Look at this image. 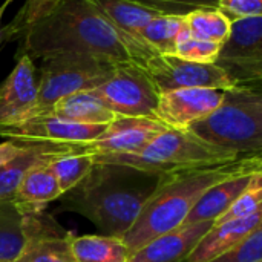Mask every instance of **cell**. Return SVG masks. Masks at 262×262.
Returning <instances> with one entry per match:
<instances>
[{"label":"cell","mask_w":262,"mask_h":262,"mask_svg":"<svg viewBox=\"0 0 262 262\" xmlns=\"http://www.w3.org/2000/svg\"><path fill=\"white\" fill-rule=\"evenodd\" d=\"M18 52L40 60L74 54L143 68L158 55L143 40L118 29L91 0H60L25 31Z\"/></svg>","instance_id":"cell-1"},{"label":"cell","mask_w":262,"mask_h":262,"mask_svg":"<svg viewBox=\"0 0 262 262\" xmlns=\"http://www.w3.org/2000/svg\"><path fill=\"white\" fill-rule=\"evenodd\" d=\"M163 175L95 160L88 175L57 200V210L81 215L101 235L123 239Z\"/></svg>","instance_id":"cell-2"},{"label":"cell","mask_w":262,"mask_h":262,"mask_svg":"<svg viewBox=\"0 0 262 262\" xmlns=\"http://www.w3.org/2000/svg\"><path fill=\"white\" fill-rule=\"evenodd\" d=\"M262 172V154L173 173H164L158 187L141 209L138 218L123 236L130 253L152 239L183 226L200 198L215 184L232 177Z\"/></svg>","instance_id":"cell-3"},{"label":"cell","mask_w":262,"mask_h":262,"mask_svg":"<svg viewBox=\"0 0 262 262\" xmlns=\"http://www.w3.org/2000/svg\"><path fill=\"white\" fill-rule=\"evenodd\" d=\"M187 130L238 158L261 155L262 92L241 84L227 89L220 107Z\"/></svg>","instance_id":"cell-4"},{"label":"cell","mask_w":262,"mask_h":262,"mask_svg":"<svg viewBox=\"0 0 262 262\" xmlns=\"http://www.w3.org/2000/svg\"><path fill=\"white\" fill-rule=\"evenodd\" d=\"M95 160L124 164L154 173H173L181 170L220 166L239 158L227 150L203 141L190 130L166 129L138 154L95 155Z\"/></svg>","instance_id":"cell-5"},{"label":"cell","mask_w":262,"mask_h":262,"mask_svg":"<svg viewBox=\"0 0 262 262\" xmlns=\"http://www.w3.org/2000/svg\"><path fill=\"white\" fill-rule=\"evenodd\" d=\"M115 66L94 57L74 54L43 58L34 117L51 114L54 104L71 94L98 88L112 75Z\"/></svg>","instance_id":"cell-6"},{"label":"cell","mask_w":262,"mask_h":262,"mask_svg":"<svg viewBox=\"0 0 262 262\" xmlns=\"http://www.w3.org/2000/svg\"><path fill=\"white\" fill-rule=\"evenodd\" d=\"M92 92L115 115L155 118L160 92L147 71L140 64H117L112 75Z\"/></svg>","instance_id":"cell-7"},{"label":"cell","mask_w":262,"mask_h":262,"mask_svg":"<svg viewBox=\"0 0 262 262\" xmlns=\"http://www.w3.org/2000/svg\"><path fill=\"white\" fill-rule=\"evenodd\" d=\"M160 94L175 89H232L238 78L218 63H195L177 55H155L144 66Z\"/></svg>","instance_id":"cell-8"},{"label":"cell","mask_w":262,"mask_h":262,"mask_svg":"<svg viewBox=\"0 0 262 262\" xmlns=\"http://www.w3.org/2000/svg\"><path fill=\"white\" fill-rule=\"evenodd\" d=\"M104 124H80L52 114L35 115L15 124L0 127V137L15 141H43L54 144H88L97 140Z\"/></svg>","instance_id":"cell-9"},{"label":"cell","mask_w":262,"mask_h":262,"mask_svg":"<svg viewBox=\"0 0 262 262\" xmlns=\"http://www.w3.org/2000/svg\"><path fill=\"white\" fill-rule=\"evenodd\" d=\"M25 244L14 262H75L71 252L72 233L45 212L25 213Z\"/></svg>","instance_id":"cell-10"},{"label":"cell","mask_w":262,"mask_h":262,"mask_svg":"<svg viewBox=\"0 0 262 262\" xmlns=\"http://www.w3.org/2000/svg\"><path fill=\"white\" fill-rule=\"evenodd\" d=\"M223 89H175L160 94L155 118L169 129L187 130L193 123L206 118L220 107L224 98Z\"/></svg>","instance_id":"cell-11"},{"label":"cell","mask_w":262,"mask_h":262,"mask_svg":"<svg viewBox=\"0 0 262 262\" xmlns=\"http://www.w3.org/2000/svg\"><path fill=\"white\" fill-rule=\"evenodd\" d=\"M166 129L169 127L155 118L117 115L97 140L80 147L94 155L138 154Z\"/></svg>","instance_id":"cell-12"},{"label":"cell","mask_w":262,"mask_h":262,"mask_svg":"<svg viewBox=\"0 0 262 262\" xmlns=\"http://www.w3.org/2000/svg\"><path fill=\"white\" fill-rule=\"evenodd\" d=\"M38 95L35 66L26 52H17V63L0 83V127L34 117Z\"/></svg>","instance_id":"cell-13"},{"label":"cell","mask_w":262,"mask_h":262,"mask_svg":"<svg viewBox=\"0 0 262 262\" xmlns=\"http://www.w3.org/2000/svg\"><path fill=\"white\" fill-rule=\"evenodd\" d=\"M215 221L183 224L130 253L127 262H184Z\"/></svg>","instance_id":"cell-14"},{"label":"cell","mask_w":262,"mask_h":262,"mask_svg":"<svg viewBox=\"0 0 262 262\" xmlns=\"http://www.w3.org/2000/svg\"><path fill=\"white\" fill-rule=\"evenodd\" d=\"M25 146L18 155L0 166V201L14 200L15 190L25 177V173L43 163H49L54 158L74 152L78 149V144H54L43 141H23Z\"/></svg>","instance_id":"cell-15"},{"label":"cell","mask_w":262,"mask_h":262,"mask_svg":"<svg viewBox=\"0 0 262 262\" xmlns=\"http://www.w3.org/2000/svg\"><path fill=\"white\" fill-rule=\"evenodd\" d=\"M218 61L241 68L261 64L262 15L236 18L232 21L229 37L221 45Z\"/></svg>","instance_id":"cell-16"},{"label":"cell","mask_w":262,"mask_h":262,"mask_svg":"<svg viewBox=\"0 0 262 262\" xmlns=\"http://www.w3.org/2000/svg\"><path fill=\"white\" fill-rule=\"evenodd\" d=\"M262 221V206L250 216L233 220L221 224H213V227L203 236L196 244L193 252L184 262H210L230 250L238 244L246 235H249Z\"/></svg>","instance_id":"cell-17"},{"label":"cell","mask_w":262,"mask_h":262,"mask_svg":"<svg viewBox=\"0 0 262 262\" xmlns=\"http://www.w3.org/2000/svg\"><path fill=\"white\" fill-rule=\"evenodd\" d=\"M49 163L31 167L21 178L12 201L23 213L43 212L49 203L63 195Z\"/></svg>","instance_id":"cell-18"},{"label":"cell","mask_w":262,"mask_h":262,"mask_svg":"<svg viewBox=\"0 0 262 262\" xmlns=\"http://www.w3.org/2000/svg\"><path fill=\"white\" fill-rule=\"evenodd\" d=\"M256 173V172H255ZM253 173L232 177L210 187L195 204L183 224H195L203 221H216L247 189Z\"/></svg>","instance_id":"cell-19"},{"label":"cell","mask_w":262,"mask_h":262,"mask_svg":"<svg viewBox=\"0 0 262 262\" xmlns=\"http://www.w3.org/2000/svg\"><path fill=\"white\" fill-rule=\"evenodd\" d=\"M51 114L58 118L80 124L104 126L112 123L117 117L92 91L75 92L58 100L54 104Z\"/></svg>","instance_id":"cell-20"},{"label":"cell","mask_w":262,"mask_h":262,"mask_svg":"<svg viewBox=\"0 0 262 262\" xmlns=\"http://www.w3.org/2000/svg\"><path fill=\"white\" fill-rule=\"evenodd\" d=\"M118 29L138 37L140 31L160 14H166L157 8L147 6L135 0H91ZM141 40V38H140Z\"/></svg>","instance_id":"cell-21"},{"label":"cell","mask_w":262,"mask_h":262,"mask_svg":"<svg viewBox=\"0 0 262 262\" xmlns=\"http://www.w3.org/2000/svg\"><path fill=\"white\" fill-rule=\"evenodd\" d=\"M71 252L75 262H127L130 252L121 238L106 235H74Z\"/></svg>","instance_id":"cell-22"},{"label":"cell","mask_w":262,"mask_h":262,"mask_svg":"<svg viewBox=\"0 0 262 262\" xmlns=\"http://www.w3.org/2000/svg\"><path fill=\"white\" fill-rule=\"evenodd\" d=\"M184 15L160 14L140 31L138 37L144 43H147L157 54L175 55L178 38L187 28Z\"/></svg>","instance_id":"cell-23"},{"label":"cell","mask_w":262,"mask_h":262,"mask_svg":"<svg viewBox=\"0 0 262 262\" xmlns=\"http://www.w3.org/2000/svg\"><path fill=\"white\" fill-rule=\"evenodd\" d=\"M25 213L12 200L0 201V262H14L25 244Z\"/></svg>","instance_id":"cell-24"},{"label":"cell","mask_w":262,"mask_h":262,"mask_svg":"<svg viewBox=\"0 0 262 262\" xmlns=\"http://www.w3.org/2000/svg\"><path fill=\"white\" fill-rule=\"evenodd\" d=\"M184 17L187 31L195 38L223 45L229 37L232 20L220 8H196Z\"/></svg>","instance_id":"cell-25"},{"label":"cell","mask_w":262,"mask_h":262,"mask_svg":"<svg viewBox=\"0 0 262 262\" xmlns=\"http://www.w3.org/2000/svg\"><path fill=\"white\" fill-rule=\"evenodd\" d=\"M94 163H95V155L84 152L78 144L77 150L54 158L49 163V167L54 172L61 192L66 193L71 189H74L88 175Z\"/></svg>","instance_id":"cell-26"},{"label":"cell","mask_w":262,"mask_h":262,"mask_svg":"<svg viewBox=\"0 0 262 262\" xmlns=\"http://www.w3.org/2000/svg\"><path fill=\"white\" fill-rule=\"evenodd\" d=\"M52 9V0H25L12 21L3 28V41L21 40L25 31Z\"/></svg>","instance_id":"cell-27"},{"label":"cell","mask_w":262,"mask_h":262,"mask_svg":"<svg viewBox=\"0 0 262 262\" xmlns=\"http://www.w3.org/2000/svg\"><path fill=\"white\" fill-rule=\"evenodd\" d=\"M262 206V172L253 173L247 189L235 200V203L215 221V224L247 218Z\"/></svg>","instance_id":"cell-28"},{"label":"cell","mask_w":262,"mask_h":262,"mask_svg":"<svg viewBox=\"0 0 262 262\" xmlns=\"http://www.w3.org/2000/svg\"><path fill=\"white\" fill-rule=\"evenodd\" d=\"M220 51H221V45L195 38L189 34L186 28V31L178 38L175 55L195 63H216L220 57Z\"/></svg>","instance_id":"cell-29"},{"label":"cell","mask_w":262,"mask_h":262,"mask_svg":"<svg viewBox=\"0 0 262 262\" xmlns=\"http://www.w3.org/2000/svg\"><path fill=\"white\" fill-rule=\"evenodd\" d=\"M262 261V221L230 250L210 262H258Z\"/></svg>","instance_id":"cell-30"},{"label":"cell","mask_w":262,"mask_h":262,"mask_svg":"<svg viewBox=\"0 0 262 262\" xmlns=\"http://www.w3.org/2000/svg\"><path fill=\"white\" fill-rule=\"evenodd\" d=\"M218 8L232 21L236 18L262 15V0H220Z\"/></svg>","instance_id":"cell-31"},{"label":"cell","mask_w":262,"mask_h":262,"mask_svg":"<svg viewBox=\"0 0 262 262\" xmlns=\"http://www.w3.org/2000/svg\"><path fill=\"white\" fill-rule=\"evenodd\" d=\"M157 8L166 14H173V8H186L189 12L196 8H218L220 0H135Z\"/></svg>","instance_id":"cell-32"},{"label":"cell","mask_w":262,"mask_h":262,"mask_svg":"<svg viewBox=\"0 0 262 262\" xmlns=\"http://www.w3.org/2000/svg\"><path fill=\"white\" fill-rule=\"evenodd\" d=\"M25 143L23 141H15V140H8L0 143V166L12 160L15 155H18L23 149Z\"/></svg>","instance_id":"cell-33"},{"label":"cell","mask_w":262,"mask_h":262,"mask_svg":"<svg viewBox=\"0 0 262 262\" xmlns=\"http://www.w3.org/2000/svg\"><path fill=\"white\" fill-rule=\"evenodd\" d=\"M12 2H14V0H5V2L0 5V45H2V41H3V26H2V20H3V15H5L6 9L9 8V5H11Z\"/></svg>","instance_id":"cell-34"},{"label":"cell","mask_w":262,"mask_h":262,"mask_svg":"<svg viewBox=\"0 0 262 262\" xmlns=\"http://www.w3.org/2000/svg\"><path fill=\"white\" fill-rule=\"evenodd\" d=\"M58 2H60V0H52V8H54V6H55V5H57Z\"/></svg>","instance_id":"cell-35"},{"label":"cell","mask_w":262,"mask_h":262,"mask_svg":"<svg viewBox=\"0 0 262 262\" xmlns=\"http://www.w3.org/2000/svg\"><path fill=\"white\" fill-rule=\"evenodd\" d=\"M258 262H262V261H258Z\"/></svg>","instance_id":"cell-36"},{"label":"cell","mask_w":262,"mask_h":262,"mask_svg":"<svg viewBox=\"0 0 262 262\" xmlns=\"http://www.w3.org/2000/svg\"><path fill=\"white\" fill-rule=\"evenodd\" d=\"M261 77H262V75H261Z\"/></svg>","instance_id":"cell-37"}]
</instances>
